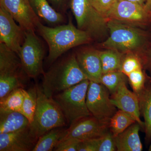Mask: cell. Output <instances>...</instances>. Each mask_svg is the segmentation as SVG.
Listing matches in <instances>:
<instances>
[{
  "label": "cell",
  "mask_w": 151,
  "mask_h": 151,
  "mask_svg": "<svg viewBox=\"0 0 151 151\" xmlns=\"http://www.w3.org/2000/svg\"><path fill=\"white\" fill-rule=\"evenodd\" d=\"M36 30L46 41L49 47L47 62L51 64L62 54L73 48L90 42L89 34L76 27L69 17L67 24L50 27L37 22Z\"/></svg>",
  "instance_id": "cell-1"
},
{
  "label": "cell",
  "mask_w": 151,
  "mask_h": 151,
  "mask_svg": "<svg viewBox=\"0 0 151 151\" xmlns=\"http://www.w3.org/2000/svg\"><path fill=\"white\" fill-rule=\"evenodd\" d=\"M109 36L101 44L106 49L118 50L124 54L137 51L140 54L151 40L148 32L135 26L112 19L107 22Z\"/></svg>",
  "instance_id": "cell-2"
},
{
  "label": "cell",
  "mask_w": 151,
  "mask_h": 151,
  "mask_svg": "<svg viewBox=\"0 0 151 151\" xmlns=\"http://www.w3.org/2000/svg\"><path fill=\"white\" fill-rule=\"evenodd\" d=\"M87 79L78 65L75 54L55 63L43 75L42 91L47 97L53 96Z\"/></svg>",
  "instance_id": "cell-3"
},
{
  "label": "cell",
  "mask_w": 151,
  "mask_h": 151,
  "mask_svg": "<svg viewBox=\"0 0 151 151\" xmlns=\"http://www.w3.org/2000/svg\"><path fill=\"white\" fill-rule=\"evenodd\" d=\"M37 104L30 131L36 139L55 128L66 126L65 117L53 98L47 97L41 87L37 85Z\"/></svg>",
  "instance_id": "cell-4"
},
{
  "label": "cell",
  "mask_w": 151,
  "mask_h": 151,
  "mask_svg": "<svg viewBox=\"0 0 151 151\" xmlns=\"http://www.w3.org/2000/svg\"><path fill=\"white\" fill-rule=\"evenodd\" d=\"M89 82L88 79H85L52 97L62 111L67 123L70 125L91 116L86 103Z\"/></svg>",
  "instance_id": "cell-5"
},
{
  "label": "cell",
  "mask_w": 151,
  "mask_h": 151,
  "mask_svg": "<svg viewBox=\"0 0 151 151\" xmlns=\"http://www.w3.org/2000/svg\"><path fill=\"white\" fill-rule=\"evenodd\" d=\"M69 6L79 29L89 34L92 39L108 36V19L94 8L90 0H70Z\"/></svg>",
  "instance_id": "cell-6"
},
{
  "label": "cell",
  "mask_w": 151,
  "mask_h": 151,
  "mask_svg": "<svg viewBox=\"0 0 151 151\" xmlns=\"http://www.w3.org/2000/svg\"><path fill=\"white\" fill-rule=\"evenodd\" d=\"M24 41L18 55L24 71L29 78L44 75L43 62L45 49L35 31H25Z\"/></svg>",
  "instance_id": "cell-7"
},
{
  "label": "cell",
  "mask_w": 151,
  "mask_h": 151,
  "mask_svg": "<svg viewBox=\"0 0 151 151\" xmlns=\"http://www.w3.org/2000/svg\"><path fill=\"white\" fill-rule=\"evenodd\" d=\"M110 93L103 84L90 81L86 96V105L91 115L108 124L117 111L111 101Z\"/></svg>",
  "instance_id": "cell-8"
},
{
  "label": "cell",
  "mask_w": 151,
  "mask_h": 151,
  "mask_svg": "<svg viewBox=\"0 0 151 151\" xmlns=\"http://www.w3.org/2000/svg\"><path fill=\"white\" fill-rule=\"evenodd\" d=\"M105 18L134 26H144L151 23V16L144 6L126 0L116 1Z\"/></svg>",
  "instance_id": "cell-9"
},
{
  "label": "cell",
  "mask_w": 151,
  "mask_h": 151,
  "mask_svg": "<svg viewBox=\"0 0 151 151\" xmlns=\"http://www.w3.org/2000/svg\"><path fill=\"white\" fill-rule=\"evenodd\" d=\"M109 131V124L87 116L70 124L61 140L72 138L82 141L101 137Z\"/></svg>",
  "instance_id": "cell-10"
},
{
  "label": "cell",
  "mask_w": 151,
  "mask_h": 151,
  "mask_svg": "<svg viewBox=\"0 0 151 151\" xmlns=\"http://www.w3.org/2000/svg\"><path fill=\"white\" fill-rule=\"evenodd\" d=\"M25 76L18 55L0 43V81L21 85L24 84Z\"/></svg>",
  "instance_id": "cell-11"
},
{
  "label": "cell",
  "mask_w": 151,
  "mask_h": 151,
  "mask_svg": "<svg viewBox=\"0 0 151 151\" xmlns=\"http://www.w3.org/2000/svg\"><path fill=\"white\" fill-rule=\"evenodd\" d=\"M13 17L0 6V43L18 55L24 41L25 31Z\"/></svg>",
  "instance_id": "cell-12"
},
{
  "label": "cell",
  "mask_w": 151,
  "mask_h": 151,
  "mask_svg": "<svg viewBox=\"0 0 151 151\" xmlns=\"http://www.w3.org/2000/svg\"><path fill=\"white\" fill-rule=\"evenodd\" d=\"M0 6L10 14L24 31H35L40 20L35 13L29 0H0Z\"/></svg>",
  "instance_id": "cell-13"
},
{
  "label": "cell",
  "mask_w": 151,
  "mask_h": 151,
  "mask_svg": "<svg viewBox=\"0 0 151 151\" xmlns=\"http://www.w3.org/2000/svg\"><path fill=\"white\" fill-rule=\"evenodd\" d=\"M126 84L127 81L122 82L116 92L111 94V101L116 108L131 115L145 131V123L140 119L139 98L134 92L129 90Z\"/></svg>",
  "instance_id": "cell-14"
},
{
  "label": "cell",
  "mask_w": 151,
  "mask_h": 151,
  "mask_svg": "<svg viewBox=\"0 0 151 151\" xmlns=\"http://www.w3.org/2000/svg\"><path fill=\"white\" fill-rule=\"evenodd\" d=\"M37 141L31 133L29 127L16 132L0 134V151H32Z\"/></svg>",
  "instance_id": "cell-15"
},
{
  "label": "cell",
  "mask_w": 151,
  "mask_h": 151,
  "mask_svg": "<svg viewBox=\"0 0 151 151\" xmlns=\"http://www.w3.org/2000/svg\"><path fill=\"white\" fill-rule=\"evenodd\" d=\"M75 55L79 67L87 79L100 83L103 70L100 51L91 48L82 49Z\"/></svg>",
  "instance_id": "cell-16"
},
{
  "label": "cell",
  "mask_w": 151,
  "mask_h": 151,
  "mask_svg": "<svg viewBox=\"0 0 151 151\" xmlns=\"http://www.w3.org/2000/svg\"><path fill=\"white\" fill-rule=\"evenodd\" d=\"M141 126L136 122L121 134L114 137L116 151H142L143 145L139 132Z\"/></svg>",
  "instance_id": "cell-17"
},
{
  "label": "cell",
  "mask_w": 151,
  "mask_h": 151,
  "mask_svg": "<svg viewBox=\"0 0 151 151\" xmlns=\"http://www.w3.org/2000/svg\"><path fill=\"white\" fill-rule=\"evenodd\" d=\"M32 8L39 19L47 24L58 26L63 23L65 17L57 12L47 0H29Z\"/></svg>",
  "instance_id": "cell-18"
},
{
  "label": "cell",
  "mask_w": 151,
  "mask_h": 151,
  "mask_svg": "<svg viewBox=\"0 0 151 151\" xmlns=\"http://www.w3.org/2000/svg\"><path fill=\"white\" fill-rule=\"evenodd\" d=\"M28 119L18 111L0 112V134L16 132L29 127Z\"/></svg>",
  "instance_id": "cell-19"
},
{
  "label": "cell",
  "mask_w": 151,
  "mask_h": 151,
  "mask_svg": "<svg viewBox=\"0 0 151 151\" xmlns=\"http://www.w3.org/2000/svg\"><path fill=\"white\" fill-rule=\"evenodd\" d=\"M141 113L145 120V140L151 141V82L149 83L138 97Z\"/></svg>",
  "instance_id": "cell-20"
},
{
  "label": "cell",
  "mask_w": 151,
  "mask_h": 151,
  "mask_svg": "<svg viewBox=\"0 0 151 151\" xmlns=\"http://www.w3.org/2000/svg\"><path fill=\"white\" fill-rule=\"evenodd\" d=\"M63 127L55 128L38 139L32 151H53L65 134Z\"/></svg>",
  "instance_id": "cell-21"
},
{
  "label": "cell",
  "mask_w": 151,
  "mask_h": 151,
  "mask_svg": "<svg viewBox=\"0 0 151 151\" xmlns=\"http://www.w3.org/2000/svg\"><path fill=\"white\" fill-rule=\"evenodd\" d=\"M103 74L121 70L124 53L113 49L100 51Z\"/></svg>",
  "instance_id": "cell-22"
},
{
  "label": "cell",
  "mask_w": 151,
  "mask_h": 151,
  "mask_svg": "<svg viewBox=\"0 0 151 151\" xmlns=\"http://www.w3.org/2000/svg\"><path fill=\"white\" fill-rule=\"evenodd\" d=\"M25 89L19 88L13 90L0 99V112L18 111L21 113Z\"/></svg>",
  "instance_id": "cell-23"
},
{
  "label": "cell",
  "mask_w": 151,
  "mask_h": 151,
  "mask_svg": "<svg viewBox=\"0 0 151 151\" xmlns=\"http://www.w3.org/2000/svg\"><path fill=\"white\" fill-rule=\"evenodd\" d=\"M136 122L134 119L129 114L119 110L116 111L109 122V130L115 137Z\"/></svg>",
  "instance_id": "cell-24"
},
{
  "label": "cell",
  "mask_w": 151,
  "mask_h": 151,
  "mask_svg": "<svg viewBox=\"0 0 151 151\" xmlns=\"http://www.w3.org/2000/svg\"><path fill=\"white\" fill-rule=\"evenodd\" d=\"M37 104V85L31 87L25 91V96L21 113L29 120L31 124Z\"/></svg>",
  "instance_id": "cell-25"
},
{
  "label": "cell",
  "mask_w": 151,
  "mask_h": 151,
  "mask_svg": "<svg viewBox=\"0 0 151 151\" xmlns=\"http://www.w3.org/2000/svg\"><path fill=\"white\" fill-rule=\"evenodd\" d=\"M127 76L120 70L111 71L103 74L100 83L104 85L112 94L116 92L122 82L127 81Z\"/></svg>",
  "instance_id": "cell-26"
},
{
  "label": "cell",
  "mask_w": 151,
  "mask_h": 151,
  "mask_svg": "<svg viewBox=\"0 0 151 151\" xmlns=\"http://www.w3.org/2000/svg\"><path fill=\"white\" fill-rule=\"evenodd\" d=\"M134 92L138 97L144 91L147 85V78L142 68L135 70L127 76Z\"/></svg>",
  "instance_id": "cell-27"
},
{
  "label": "cell",
  "mask_w": 151,
  "mask_h": 151,
  "mask_svg": "<svg viewBox=\"0 0 151 151\" xmlns=\"http://www.w3.org/2000/svg\"><path fill=\"white\" fill-rule=\"evenodd\" d=\"M125 55L120 70L127 76L133 71L143 68L139 56L135 55L133 53H126V55Z\"/></svg>",
  "instance_id": "cell-28"
},
{
  "label": "cell",
  "mask_w": 151,
  "mask_h": 151,
  "mask_svg": "<svg viewBox=\"0 0 151 151\" xmlns=\"http://www.w3.org/2000/svg\"><path fill=\"white\" fill-rule=\"evenodd\" d=\"M97 151H116L114 137L110 130L101 137L97 139Z\"/></svg>",
  "instance_id": "cell-29"
},
{
  "label": "cell",
  "mask_w": 151,
  "mask_h": 151,
  "mask_svg": "<svg viewBox=\"0 0 151 151\" xmlns=\"http://www.w3.org/2000/svg\"><path fill=\"white\" fill-rule=\"evenodd\" d=\"M80 142L72 138L63 139L60 141L53 151H77L78 144Z\"/></svg>",
  "instance_id": "cell-30"
},
{
  "label": "cell",
  "mask_w": 151,
  "mask_h": 151,
  "mask_svg": "<svg viewBox=\"0 0 151 151\" xmlns=\"http://www.w3.org/2000/svg\"><path fill=\"white\" fill-rule=\"evenodd\" d=\"M115 1L116 0H90L94 8L105 17Z\"/></svg>",
  "instance_id": "cell-31"
},
{
  "label": "cell",
  "mask_w": 151,
  "mask_h": 151,
  "mask_svg": "<svg viewBox=\"0 0 151 151\" xmlns=\"http://www.w3.org/2000/svg\"><path fill=\"white\" fill-rule=\"evenodd\" d=\"M139 57L143 68L147 69L151 74V40L145 50Z\"/></svg>",
  "instance_id": "cell-32"
},
{
  "label": "cell",
  "mask_w": 151,
  "mask_h": 151,
  "mask_svg": "<svg viewBox=\"0 0 151 151\" xmlns=\"http://www.w3.org/2000/svg\"><path fill=\"white\" fill-rule=\"evenodd\" d=\"M97 139L81 141L78 144L77 151H97Z\"/></svg>",
  "instance_id": "cell-33"
},
{
  "label": "cell",
  "mask_w": 151,
  "mask_h": 151,
  "mask_svg": "<svg viewBox=\"0 0 151 151\" xmlns=\"http://www.w3.org/2000/svg\"><path fill=\"white\" fill-rule=\"evenodd\" d=\"M52 6L60 13L65 12L70 0H47Z\"/></svg>",
  "instance_id": "cell-34"
},
{
  "label": "cell",
  "mask_w": 151,
  "mask_h": 151,
  "mask_svg": "<svg viewBox=\"0 0 151 151\" xmlns=\"http://www.w3.org/2000/svg\"><path fill=\"white\" fill-rule=\"evenodd\" d=\"M144 8L148 13L151 16V0H147L146 2Z\"/></svg>",
  "instance_id": "cell-35"
},
{
  "label": "cell",
  "mask_w": 151,
  "mask_h": 151,
  "mask_svg": "<svg viewBox=\"0 0 151 151\" xmlns=\"http://www.w3.org/2000/svg\"><path fill=\"white\" fill-rule=\"evenodd\" d=\"M126 1L139 4L141 5L145 6V4L147 0H126Z\"/></svg>",
  "instance_id": "cell-36"
},
{
  "label": "cell",
  "mask_w": 151,
  "mask_h": 151,
  "mask_svg": "<svg viewBox=\"0 0 151 151\" xmlns=\"http://www.w3.org/2000/svg\"><path fill=\"white\" fill-rule=\"evenodd\" d=\"M149 151H151V145H150V147H149Z\"/></svg>",
  "instance_id": "cell-37"
},
{
  "label": "cell",
  "mask_w": 151,
  "mask_h": 151,
  "mask_svg": "<svg viewBox=\"0 0 151 151\" xmlns=\"http://www.w3.org/2000/svg\"><path fill=\"white\" fill-rule=\"evenodd\" d=\"M116 1H117V0H116Z\"/></svg>",
  "instance_id": "cell-38"
}]
</instances>
